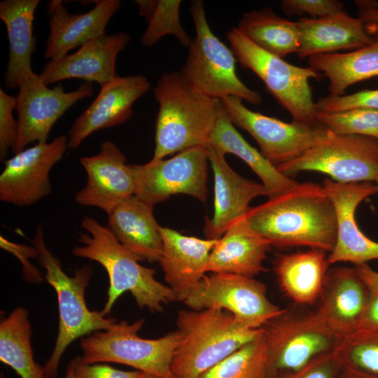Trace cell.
Segmentation results:
<instances>
[{
  "instance_id": "3",
  "label": "cell",
  "mask_w": 378,
  "mask_h": 378,
  "mask_svg": "<svg viewBox=\"0 0 378 378\" xmlns=\"http://www.w3.org/2000/svg\"><path fill=\"white\" fill-rule=\"evenodd\" d=\"M153 94L159 109L152 160L209 144L218 118V99L200 91L181 71L162 74Z\"/></svg>"
},
{
  "instance_id": "41",
  "label": "cell",
  "mask_w": 378,
  "mask_h": 378,
  "mask_svg": "<svg viewBox=\"0 0 378 378\" xmlns=\"http://www.w3.org/2000/svg\"><path fill=\"white\" fill-rule=\"evenodd\" d=\"M71 365L76 378H141L144 374L139 370H121L108 365L85 363L80 358L74 359Z\"/></svg>"
},
{
  "instance_id": "42",
  "label": "cell",
  "mask_w": 378,
  "mask_h": 378,
  "mask_svg": "<svg viewBox=\"0 0 378 378\" xmlns=\"http://www.w3.org/2000/svg\"><path fill=\"white\" fill-rule=\"evenodd\" d=\"M358 18L363 22L368 32L378 36V2L372 0L355 1Z\"/></svg>"
},
{
  "instance_id": "13",
  "label": "cell",
  "mask_w": 378,
  "mask_h": 378,
  "mask_svg": "<svg viewBox=\"0 0 378 378\" xmlns=\"http://www.w3.org/2000/svg\"><path fill=\"white\" fill-rule=\"evenodd\" d=\"M208 161L206 146H194L167 160L151 159L144 164H130L134 195L153 206L176 194L205 202Z\"/></svg>"
},
{
  "instance_id": "44",
  "label": "cell",
  "mask_w": 378,
  "mask_h": 378,
  "mask_svg": "<svg viewBox=\"0 0 378 378\" xmlns=\"http://www.w3.org/2000/svg\"><path fill=\"white\" fill-rule=\"evenodd\" d=\"M354 267L370 292L378 293V272L374 270L367 263L357 265Z\"/></svg>"
},
{
  "instance_id": "28",
  "label": "cell",
  "mask_w": 378,
  "mask_h": 378,
  "mask_svg": "<svg viewBox=\"0 0 378 378\" xmlns=\"http://www.w3.org/2000/svg\"><path fill=\"white\" fill-rule=\"evenodd\" d=\"M329 265L326 251L310 248L279 255L274 270L286 296L295 303L309 304L319 299Z\"/></svg>"
},
{
  "instance_id": "6",
  "label": "cell",
  "mask_w": 378,
  "mask_h": 378,
  "mask_svg": "<svg viewBox=\"0 0 378 378\" xmlns=\"http://www.w3.org/2000/svg\"><path fill=\"white\" fill-rule=\"evenodd\" d=\"M144 320L116 322L80 341L81 360L85 363H116L160 378H173L171 363L180 335L177 330L157 339L139 335Z\"/></svg>"
},
{
  "instance_id": "43",
  "label": "cell",
  "mask_w": 378,
  "mask_h": 378,
  "mask_svg": "<svg viewBox=\"0 0 378 378\" xmlns=\"http://www.w3.org/2000/svg\"><path fill=\"white\" fill-rule=\"evenodd\" d=\"M359 330L378 331V293H371L360 321Z\"/></svg>"
},
{
  "instance_id": "31",
  "label": "cell",
  "mask_w": 378,
  "mask_h": 378,
  "mask_svg": "<svg viewBox=\"0 0 378 378\" xmlns=\"http://www.w3.org/2000/svg\"><path fill=\"white\" fill-rule=\"evenodd\" d=\"M237 29L255 45L279 57L298 50V22L277 15L270 8L244 13Z\"/></svg>"
},
{
  "instance_id": "20",
  "label": "cell",
  "mask_w": 378,
  "mask_h": 378,
  "mask_svg": "<svg viewBox=\"0 0 378 378\" xmlns=\"http://www.w3.org/2000/svg\"><path fill=\"white\" fill-rule=\"evenodd\" d=\"M371 292L355 267L328 270L314 312L323 323L340 337L358 330Z\"/></svg>"
},
{
  "instance_id": "4",
  "label": "cell",
  "mask_w": 378,
  "mask_h": 378,
  "mask_svg": "<svg viewBox=\"0 0 378 378\" xmlns=\"http://www.w3.org/2000/svg\"><path fill=\"white\" fill-rule=\"evenodd\" d=\"M176 325L180 340L171 363L173 378H199L262 330L242 324L218 307L180 310Z\"/></svg>"
},
{
  "instance_id": "49",
  "label": "cell",
  "mask_w": 378,
  "mask_h": 378,
  "mask_svg": "<svg viewBox=\"0 0 378 378\" xmlns=\"http://www.w3.org/2000/svg\"><path fill=\"white\" fill-rule=\"evenodd\" d=\"M376 183H377V186L378 187V171L377 172V174H376V176H375V178H374V181Z\"/></svg>"
},
{
  "instance_id": "45",
  "label": "cell",
  "mask_w": 378,
  "mask_h": 378,
  "mask_svg": "<svg viewBox=\"0 0 378 378\" xmlns=\"http://www.w3.org/2000/svg\"><path fill=\"white\" fill-rule=\"evenodd\" d=\"M153 0H137L136 3L139 8V13L146 20L152 13L155 5Z\"/></svg>"
},
{
  "instance_id": "32",
  "label": "cell",
  "mask_w": 378,
  "mask_h": 378,
  "mask_svg": "<svg viewBox=\"0 0 378 378\" xmlns=\"http://www.w3.org/2000/svg\"><path fill=\"white\" fill-rule=\"evenodd\" d=\"M27 310L19 307L0 323V360L21 378H48L34 358Z\"/></svg>"
},
{
  "instance_id": "34",
  "label": "cell",
  "mask_w": 378,
  "mask_h": 378,
  "mask_svg": "<svg viewBox=\"0 0 378 378\" xmlns=\"http://www.w3.org/2000/svg\"><path fill=\"white\" fill-rule=\"evenodd\" d=\"M336 351L342 367L378 378V331L356 330L342 337Z\"/></svg>"
},
{
  "instance_id": "21",
  "label": "cell",
  "mask_w": 378,
  "mask_h": 378,
  "mask_svg": "<svg viewBox=\"0 0 378 378\" xmlns=\"http://www.w3.org/2000/svg\"><path fill=\"white\" fill-rule=\"evenodd\" d=\"M214 172V215L206 218V239H218L238 218L247 214L249 204L255 198L265 195L262 183L239 175L227 163L225 155L211 145L206 146Z\"/></svg>"
},
{
  "instance_id": "2",
  "label": "cell",
  "mask_w": 378,
  "mask_h": 378,
  "mask_svg": "<svg viewBox=\"0 0 378 378\" xmlns=\"http://www.w3.org/2000/svg\"><path fill=\"white\" fill-rule=\"evenodd\" d=\"M80 226L86 232L78 238L80 245L73 248L79 258L99 262L109 279L107 300L101 313L106 316L117 300L130 292L139 308L152 312H162L165 304L176 301L172 290L158 281L156 271L142 266L139 258L124 247L106 226L94 218L85 216Z\"/></svg>"
},
{
  "instance_id": "10",
  "label": "cell",
  "mask_w": 378,
  "mask_h": 378,
  "mask_svg": "<svg viewBox=\"0 0 378 378\" xmlns=\"http://www.w3.org/2000/svg\"><path fill=\"white\" fill-rule=\"evenodd\" d=\"M220 101L230 121L252 136L261 154L276 167L298 158L334 134L318 122H286L253 111L239 97H227Z\"/></svg>"
},
{
  "instance_id": "46",
  "label": "cell",
  "mask_w": 378,
  "mask_h": 378,
  "mask_svg": "<svg viewBox=\"0 0 378 378\" xmlns=\"http://www.w3.org/2000/svg\"><path fill=\"white\" fill-rule=\"evenodd\" d=\"M339 378H377L358 371L342 367Z\"/></svg>"
},
{
  "instance_id": "48",
  "label": "cell",
  "mask_w": 378,
  "mask_h": 378,
  "mask_svg": "<svg viewBox=\"0 0 378 378\" xmlns=\"http://www.w3.org/2000/svg\"><path fill=\"white\" fill-rule=\"evenodd\" d=\"M141 378H160V377H157L155 375L144 373Z\"/></svg>"
},
{
  "instance_id": "17",
  "label": "cell",
  "mask_w": 378,
  "mask_h": 378,
  "mask_svg": "<svg viewBox=\"0 0 378 378\" xmlns=\"http://www.w3.org/2000/svg\"><path fill=\"white\" fill-rule=\"evenodd\" d=\"M126 157L111 141L102 143L99 153L83 157L80 162L87 180L75 194L80 206H94L110 214L119 204L134 194V182Z\"/></svg>"
},
{
  "instance_id": "33",
  "label": "cell",
  "mask_w": 378,
  "mask_h": 378,
  "mask_svg": "<svg viewBox=\"0 0 378 378\" xmlns=\"http://www.w3.org/2000/svg\"><path fill=\"white\" fill-rule=\"evenodd\" d=\"M199 378H269L267 349L262 330L253 340Z\"/></svg>"
},
{
  "instance_id": "40",
  "label": "cell",
  "mask_w": 378,
  "mask_h": 378,
  "mask_svg": "<svg viewBox=\"0 0 378 378\" xmlns=\"http://www.w3.org/2000/svg\"><path fill=\"white\" fill-rule=\"evenodd\" d=\"M16 108V97L0 89V158L4 160L9 148L13 147L18 136V120L13 111Z\"/></svg>"
},
{
  "instance_id": "39",
  "label": "cell",
  "mask_w": 378,
  "mask_h": 378,
  "mask_svg": "<svg viewBox=\"0 0 378 378\" xmlns=\"http://www.w3.org/2000/svg\"><path fill=\"white\" fill-rule=\"evenodd\" d=\"M342 364L336 349L321 354L300 370L281 378H337Z\"/></svg>"
},
{
  "instance_id": "14",
  "label": "cell",
  "mask_w": 378,
  "mask_h": 378,
  "mask_svg": "<svg viewBox=\"0 0 378 378\" xmlns=\"http://www.w3.org/2000/svg\"><path fill=\"white\" fill-rule=\"evenodd\" d=\"M92 94L90 82L66 92L60 83L52 88L48 87L36 74L25 79L19 85L16 96L18 136L13 153L20 152L31 143L47 142L57 120L76 102Z\"/></svg>"
},
{
  "instance_id": "16",
  "label": "cell",
  "mask_w": 378,
  "mask_h": 378,
  "mask_svg": "<svg viewBox=\"0 0 378 378\" xmlns=\"http://www.w3.org/2000/svg\"><path fill=\"white\" fill-rule=\"evenodd\" d=\"M322 185L333 202L337 220L336 243L328 256L330 265L347 262L355 266L378 259V242L366 237L355 220L356 208L378 192L377 186L368 181L338 183L330 178Z\"/></svg>"
},
{
  "instance_id": "19",
  "label": "cell",
  "mask_w": 378,
  "mask_h": 378,
  "mask_svg": "<svg viewBox=\"0 0 378 378\" xmlns=\"http://www.w3.org/2000/svg\"><path fill=\"white\" fill-rule=\"evenodd\" d=\"M130 36L125 31L103 34L83 44L76 52L56 61L50 60L39 75L43 83L69 78L97 82L101 86L118 76L115 63Z\"/></svg>"
},
{
  "instance_id": "30",
  "label": "cell",
  "mask_w": 378,
  "mask_h": 378,
  "mask_svg": "<svg viewBox=\"0 0 378 378\" xmlns=\"http://www.w3.org/2000/svg\"><path fill=\"white\" fill-rule=\"evenodd\" d=\"M309 66L329 80L330 95H344L346 89L378 76V36L363 48L345 53H322L307 58Z\"/></svg>"
},
{
  "instance_id": "37",
  "label": "cell",
  "mask_w": 378,
  "mask_h": 378,
  "mask_svg": "<svg viewBox=\"0 0 378 378\" xmlns=\"http://www.w3.org/2000/svg\"><path fill=\"white\" fill-rule=\"evenodd\" d=\"M316 110L338 112L353 108L378 110V89L364 90L353 94L319 97L315 102Z\"/></svg>"
},
{
  "instance_id": "38",
  "label": "cell",
  "mask_w": 378,
  "mask_h": 378,
  "mask_svg": "<svg viewBox=\"0 0 378 378\" xmlns=\"http://www.w3.org/2000/svg\"><path fill=\"white\" fill-rule=\"evenodd\" d=\"M280 6L288 15L307 14L312 18L345 12L343 4L337 0H281Z\"/></svg>"
},
{
  "instance_id": "5",
  "label": "cell",
  "mask_w": 378,
  "mask_h": 378,
  "mask_svg": "<svg viewBox=\"0 0 378 378\" xmlns=\"http://www.w3.org/2000/svg\"><path fill=\"white\" fill-rule=\"evenodd\" d=\"M32 243L39 262L46 270V280L57 294L58 333L52 354L43 367L48 378H55L62 356L74 340L108 330L117 320L106 317L101 312L91 311L86 304L85 293L92 275L90 265L80 267L72 276L66 274L59 259L46 245L41 226L37 227Z\"/></svg>"
},
{
  "instance_id": "27",
  "label": "cell",
  "mask_w": 378,
  "mask_h": 378,
  "mask_svg": "<svg viewBox=\"0 0 378 378\" xmlns=\"http://www.w3.org/2000/svg\"><path fill=\"white\" fill-rule=\"evenodd\" d=\"M39 0H4L0 3V18L8 40V59L4 73L6 88H18L35 73L31 55L35 48L33 22Z\"/></svg>"
},
{
  "instance_id": "36",
  "label": "cell",
  "mask_w": 378,
  "mask_h": 378,
  "mask_svg": "<svg viewBox=\"0 0 378 378\" xmlns=\"http://www.w3.org/2000/svg\"><path fill=\"white\" fill-rule=\"evenodd\" d=\"M315 118L334 134L360 135L378 139V110L353 108L338 112L316 110Z\"/></svg>"
},
{
  "instance_id": "8",
  "label": "cell",
  "mask_w": 378,
  "mask_h": 378,
  "mask_svg": "<svg viewBox=\"0 0 378 378\" xmlns=\"http://www.w3.org/2000/svg\"><path fill=\"white\" fill-rule=\"evenodd\" d=\"M231 50L241 66L254 72L293 120L314 123L316 107L309 80L319 79L310 66L300 67L270 54L248 40L237 27L227 32Z\"/></svg>"
},
{
  "instance_id": "29",
  "label": "cell",
  "mask_w": 378,
  "mask_h": 378,
  "mask_svg": "<svg viewBox=\"0 0 378 378\" xmlns=\"http://www.w3.org/2000/svg\"><path fill=\"white\" fill-rule=\"evenodd\" d=\"M208 145L225 155H235L246 162L261 180L268 198L284 193L298 183L281 173L243 138L227 117L219 99L218 118Z\"/></svg>"
},
{
  "instance_id": "25",
  "label": "cell",
  "mask_w": 378,
  "mask_h": 378,
  "mask_svg": "<svg viewBox=\"0 0 378 378\" xmlns=\"http://www.w3.org/2000/svg\"><path fill=\"white\" fill-rule=\"evenodd\" d=\"M297 22L300 30L297 55L301 59L340 50H356L375 39L362 20L346 12L318 18H301Z\"/></svg>"
},
{
  "instance_id": "15",
  "label": "cell",
  "mask_w": 378,
  "mask_h": 378,
  "mask_svg": "<svg viewBox=\"0 0 378 378\" xmlns=\"http://www.w3.org/2000/svg\"><path fill=\"white\" fill-rule=\"evenodd\" d=\"M68 136L60 135L50 142L37 143L4 162L0 175V200L17 206H27L48 196L52 168L61 160Z\"/></svg>"
},
{
  "instance_id": "35",
  "label": "cell",
  "mask_w": 378,
  "mask_h": 378,
  "mask_svg": "<svg viewBox=\"0 0 378 378\" xmlns=\"http://www.w3.org/2000/svg\"><path fill=\"white\" fill-rule=\"evenodd\" d=\"M180 0H158L146 20L147 28L141 43L147 47L156 44L166 35H174L181 44L189 48L192 40L181 26L179 18Z\"/></svg>"
},
{
  "instance_id": "22",
  "label": "cell",
  "mask_w": 378,
  "mask_h": 378,
  "mask_svg": "<svg viewBox=\"0 0 378 378\" xmlns=\"http://www.w3.org/2000/svg\"><path fill=\"white\" fill-rule=\"evenodd\" d=\"M88 12L70 13L62 0L48 4L50 34L46 41L44 57L52 61L62 59L74 48L105 34L113 15L119 10V0L94 1Z\"/></svg>"
},
{
  "instance_id": "18",
  "label": "cell",
  "mask_w": 378,
  "mask_h": 378,
  "mask_svg": "<svg viewBox=\"0 0 378 378\" xmlns=\"http://www.w3.org/2000/svg\"><path fill=\"white\" fill-rule=\"evenodd\" d=\"M146 77L118 76L105 85L90 106L71 125L68 131L69 149L78 148L91 134L127 121L134 103L150 89Z\"/></svg>"
},
{
  "instance_id": "1",
  "label": "cell",
  "mask_w": 378,
  "mask_h": 378,
  "mask_svg": "<svg viewBox=\"0 0 378 378\" xmlns=\"http://www.w3.org/2000/svg\"><path fill=\"white\" fill-rule=\"evenodd\" d=\"M251 227L272 246H306L331 252L337 234L335 206L322 184L298 183L250 208Z\"/></svg>"
},
{
  "instance_id": "24",
  "label": "cell",
  "mask_w": 378,
  "mask_h": 378,
  "mask_svg": "<svg viewBox=\"0 0 378 378\" xmlns=\"http://www.w3.org/2000/svg\"><path fill=\"white\" fill-rule=\"evenodd\" d=\"M272 245L249 225L246 215L236 220L217 240L208 272L249 277L266 270L263 262Z\"/></svg>"
},
{
  "instance_id": "9",
  "label": "cell",
  "mask_w": 378,
  "mask_h": 378,
  "mask_svg": "<svg viewBox=\"0 0 378 378\" xmlns=\"http://www.w3.org/2000/svg\"><path fill=\"white\" fill-rule=\"evenodd\" d=\"M261 328L269 378H281L300 370L316 357L335 349L342 340L314 312L298 316L286 312Z\"/></svg>"
},
{
  "instance_id": "26",
  "label": "cell",
  "mask_w": 378,
  "mask_h": 378,
  "mask_svg": "<svg viewBox=\"0 0 378 378\" xmlns=\"http://www.w3.org/2000/svg\"><path fill=\"white\" fill-rule=\"evenodd\" d=\"M153 206L132 195L108 214L106 227L124 247L141 260L159 262L163 241L153 215Z\"/></svg>"
},
{
  "instance_id": "12",
  "label": "cell",
  "mask_w": 378,
  "mask_h": 378,
  "mask_svg": "<svg viewBox=\"0 0 378 378\" xmlns=\"http://www.w3.org/2000/svg\"><path fill=\"white\" fill-rule=\"evenodd\" d=\"M276 168L288 177L311 171L326 174L338 183L372 182L378 171V139L333 134Z\"/></svg>"
},
{
  "instance_id": "11",
  "label": "cell",
  "mask_w": 378,
  "mask_h": 378,
  "mask_svg": "<svg viewBox=\"0 0 378 378\" xmlns=\"http://www.w3.org/2000/svg\"><path fill=\"white\" fill-rule=\"evenodd\" d=\"M183 302L194 310L223 309L242 324L254 329L261 328L286 312L267 298L262 282L232 274L205 275Z\"/></svg>"
},
{
  "instance_id": "7",
  "label": "cell",
  "mask_w": 378,
  "mask_h": 378,
  "mask_svg": "<svg viewBox=\"0 0 378 378\" xmlns=\"http://www.w3.org/2000/svg\"><path fill=\"white\" fill-rule=\"evenodd\" d=\"M190 13L196 35L181 71L183 76L200 91L213 99L236 97L254 105L260 104V94L238 78L237 58L232 50L211 31L203 2L192 1Z\"/></svg>"
},
{
  "instance_id": "23",
  "label": "cell",
  "mask_w": 378,
  "mask_h": 378,
  "mask_svg": "<svg viewBox=\"0 0 378 378\" xmlns=\"http://www.w3.org/2000/svg\"><path fill=\"white\" fill-rule=\"evenodd\" d=\"M158 229L163 241L159 262L164 278L176 300L183 302L208 272L210 253L218 239L186 236L160 225Z\"/></svg>"
},
{
  "instance_id": "47",
  "label": "cell",
  "mask_w": 378,
  "mask_h": 378,
  "mask_svg": "<svg viewBox=\"0 0 378 378\" xmlns=\"http://www.w3.org/2000/svg\"><path fill=\"white\" fill-rule=\"evenodd\" d=\"M65 378H76L73 366L71 364L67 370Z\"/></svg>"
}]
</instances>
